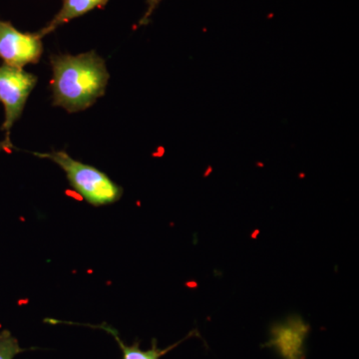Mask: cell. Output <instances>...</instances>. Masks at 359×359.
<instances>
[{
    "label": "cell",
    "mask_w": 359,
    "mask_h": 359,
    "mask_svg": "<svg viewBox=\"0 0 359 359\" xmlns=\"http://www.w3.org/2000/svg\"><path fill=\"white\" fill-rule=\"evenodd\" d=\"M28 349L20 347L18 339L8 330L0 332V359H14Z\"/></svg>",
    "instance_id": "8"
},
{
    "label": "cell",
    "mask_w": 359,
    "mask_h": 359,
    "mask_svg": "<svg viewBox=\"0 0 359 359\" xmlns=\"http://www.w3.org/2000/svg\"><path fill=\"white\" fill-rule=\"evenodd\" d=\"M89 327L100 328V330H105L106 332L112 335L116 341L118 342V344H119L120 348H121L123 359H160L163 355H165V354L175 348V347L178 346L181 342L184 341V340L189 339L191 335L195 334L196 332H191V334H189L188 337H185V339L180 340V341L175 344L174 346L167 347V348L165 349L158 348L157 340L153 339L152 346H151V348L148 349V351H143V349L140 348V344H139L138 341L135 342L133 346H127V344H125L124 342H123V340L120 339L119 334H118L117 330H116L114 327L106 325V323L97 325V327L96 325H89Z\"/></svg>",
    "instance_id": "7"
},
{
    "label": "cell",
    "mask_w": 359,
    "mask_h": 359,
    "mask_svg": "<svg viewBox=\"0 0 359 359\" xmlns=\"http://www.w3.org/2000/svg\"><path fill=\"white\" fill-rule=\"evenodd\" d=\"M42 53L39 32H21L8 21L0 20V58L4 65L23 69L26 65H36Z\"/></svg>",
    "instance_id": "4"
},
{
    "label": "cell",
    "mask_w": 359,
    "mask_h": 359,
    "mask_svg": "<svg viewBox=\"0 0 359 359\" xmlns=\"http://www.w3.org/2000/svg\"><path fill=\"white\" fill-rule=\"evenodd\" d=\"M162 0H148L147 1V9H146L145 13H144L143 18H141L139 25H148L150 21V18L152 16L153 13L156 11L158 6L161 4Z\"/></svg>",
    "instance_id": "9"
},
{
    "label": "cell",
    "mask_w": 359,
    "mask_h": 359,
    "mask_svg": "<svg viewBox=\"0 0 359 359\" xmlns=\"http://www.w3.org/2000/svg\"><path fill=\"white\" fill-rule=\"evenodd\" d=\"M107 4L108 0H63L60 11L54 16L53 20L48 25L39 30V34L43 39L49 33L53 32L59 26L84 15L93 9L103 8Z\"/></svg>",
    "instance_id": "6"
},
{
    "label": "cell",
    "mask_w": 359,
    "mask_h": 359,
    "mask_svg": "<svg viewBox=\"0 0 359 359\" xmlns=\"http://www.w3.org/2000/svg\"><path fill=\"white\" fill-rule=\"evenodd\" d=\"M53 105L69 113L91 107L105 94L109 72L95 51L78 55H52Z\"/></svg>",
    "instance_id": "1"
},
{
    "label": "cell",
    "mask_w": 359,
    "mask_h": 359,
    "mask_svg": "<svg viewBox=\"0 0 359 359\" xmlns=\"http://www.w3.org/2000/svg\"><path fill=\"white\" fill-rule=\"evenodd\" d=\"M36 83L37 77L32 73L6 65L0 66V102L4 104L6 111L1 130L6 133L0 148H14L11 141V128L22 114L26 101Z\"/></svg>",
    "instance_id": "3"
},
{
    "label": "cell",
    "mask_w": 359,
    "mask_h": 359,
    "mask_svg": "<svg viewBox=\"0 0 359 359\" xmlns=\"http://www.w3.org/2000/svg\"><path fill=\"white\" fill-rule=\"evenodd\" d=\"M309 327L301 320H292L276 325L269 346H273L285 359H304V341Z\"/></svg>",
    "instance_id": "5"
},
{
    "label": "cell",
    "mask_w": 359,
    "mask_h": 359,
    "mask_svg": "<svg viewBox=\"0 0 359 359\" xmlns=\"http://www.w3.org/2000/svg\"><path fill=\"white\" fill-rule=\"evenodd\" d=\"M36 157L48 159L65 172L71 188L93 207L112 205L123 196V188L110 177L91 165L74 160L65 151L33 152Z\"/></svg>",
    "instance_id": "2"
}]
</instances>
